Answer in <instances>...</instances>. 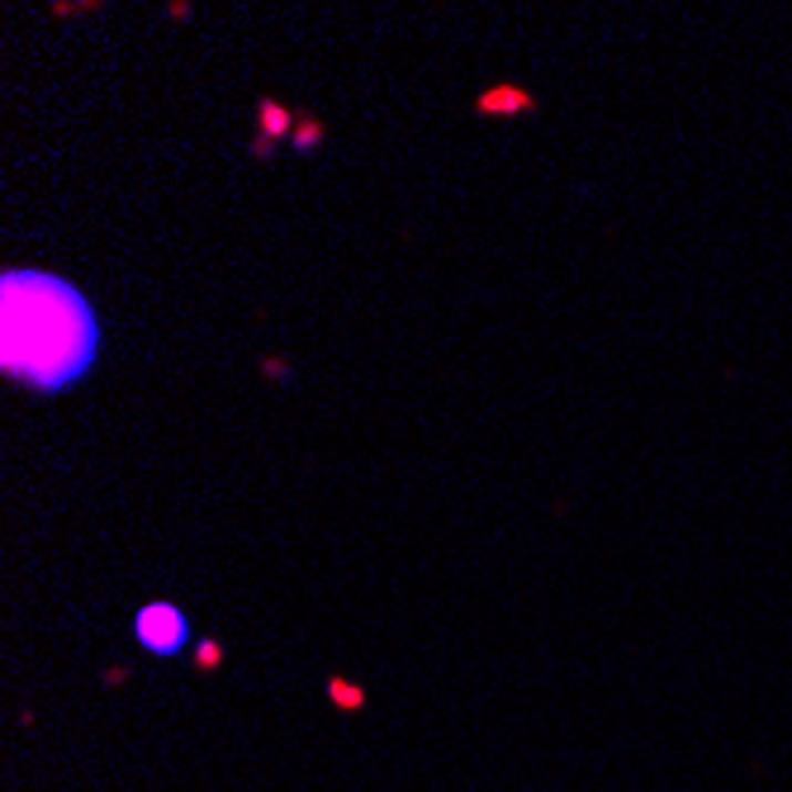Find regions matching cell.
Segmentation results:
<instances>
[{
  "instance_id": "obj_1",
  "label": "cell",
  "mask_w": 792,
  "mask_h": 792,
  "mask_svg": "<svg viewBox=\"0 0 792 792\" xmlns=\"http://www.w3.org/2000/svg\"><path fill=\"white\" fill-rule=\"evenodd\" d=\"M100 313L66 276L10 266L0 280V370L33 394H62L100 361Z\"/></svg>"
},
{
  "instance_id": "obj_2",
  "label": "cell",
  "mask_w": 792,
  "mask_h": 792,
  "mask_svg": "<svg viewBox=\"0 0 792 792\" xmlns=\"http://www.w3.org/2000/svg\"><path fill=\"white\" fill-rule=\"evenodd\" d=\"M133 636H138V646L147 655H157V660H176V655L191 650V617H185L176 603H143L138 613H133Z\"/></svg>"
},
{
  "instance_id": "obj_3",
  "label": "cell",
  "mask_w": 792,
  "mask_h": 792,
  "mask_svg": "<svg viewBox=\"0 0 792 792\" xmlns=\"http://www.w3.org/2000/svg\"><path fill=\"white\" fill-rule=\"evenodd\" d=\"M295 124L299 114L290 105H280V100H257V128L261 138H251V153L257 157H271L280 138H295Z\"/></svg>"
},
{
  "instance_id": "obj_4",
  "label": "cell",
  "mask_w": 792,
  "mask_h": 792,
  "mask_svg": "<svg viewBox=\"0 0 792 792\" xmlns=\"http://www.w3.org/2000/svg\"><path fill=\"white\" fill-rule=\"evenodd\" d=\"M536 110V95L527 86H488L484 95H475V114H488V120H498V114H532Z\"/></svg>"
},
{
  "instance_id": "obj_5",
  "label": "cell",
  "mask_w": 792,
  "mask_h": 792,
  "mask_svg": "<svg viewBox=\"0 0 792 792\" xmlns=\"http://www.w3.org/2000/svg\"><path fill=\"white\" fill-rule=\"evenodd\" d=\"M323 124H318V120H299V128H295V138H290V147H295V153H313V147L318 143H323Z\"/></svg>"
},
{
  "instance_id": "obj_6",
  "label": "cell",
  "mask_w": 792,
  "mask_h": 792,
  "mask_svg": "<svg viewBox=\"0 0 792 792\" xmlns=\"http://www.w3.org/2000/svg\"><path fill=\"white\" fill-rule=\"evenodd\" d=\"M328 693H337V707H347V712H361V707H366V693H361L357 683H347V679H332Z\"/></svg>"
},
{
  "instance_id": "obj_7",
  "label": "cell",
  "mask_w": 792,
  "mask_h": 792,
  "mask_svg": "<svg viewBox=\"0 0 792 792\" xmlns=\"http://www.w3.org/2000/svg\"><path fill=\"white\" fill-rule=\"evenodd\" d=\"M195 665L199 669H218V665H224V646H218V640H199V646H195Z\"/></svg>"
}]
</instances>
